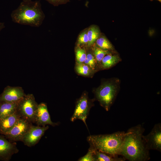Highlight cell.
<instances>
[{
  "instance_id": "6da1fadb",
  "label": "cell",
  "mask_w": 161,
  "mask_h": 161,
  "mask_svg": "<svg viewBox=\"0 0 161 161\" xmlns=\"http://www.w3.org/2000/svg\"><path fill=\"white\" fill-rule=\"evenodd\" d=\"M145 129L141 124L129 128L126 132L120 155L130 161H147L150 159L149 150L143 138Z\"/></svg>"
},
{
  "instance_id": "7a4b0ae2",
  "label": "cell",
  "mask_w": 161,
  "mask_h": 161,
  "mask_svg": "<svg viewBox=\"0 0 161 161\" xmlns=\"http://www.w3.org/2000/svg\"><path fill=\"white\" fill-rule=\"evenodd\" d=\"M12 21L18 24L39 27L44 18L39 1L21 2L11 14Z\"/></svg>"
},
{
  "instance_id": "3957f363",
  "label": "cell",
  "mask_w": 161,
  "mask_h": 161,
  "mask_svg": "<svg viewBox=\"0 0 161 161\" xmlns=\"http://www.w3.org/2000/svg\"><path fill=\"white\" fill-rule=\"evenodd\" d=\"M124 131H117L107 134L90 135L87 138L90 148L112 154L120 155L126 135Z\"/></svg>"
},
{
  "instance_id": "277c9868",
  "label": "cell",
  "mask_w": 161,
  "mask_h": 161,
  "mask_svg": "<svg viewBox=\"0 0 161 161\" xmlns=\"http://www.w3.org/2000/svg\"><path fill=\"white\" fill-rule=\"evenodd\" d=\"M120 80L114 78L103 83L96 91V98L107 111L114 103L120 88Z\"/></svg>"
},
{
  "instance_id": "5b68a950",
  "label": "cell",
  "mask_w": 161,
  "mask_h": 161,
  "mask_svg": "<svg viewBox=\"0 0 161 161\" xmlns=\"http://www.w3.org/2000/svg\"><path fill=\"white\" fill-rule=\"evenodd\" d=\"M38 105L32 94H26L20 100L17 112L21 117L34 123L35 114Z\"/></svg>"
},
{
  "instance_id": "8992f818",
  "label": "cell",
  "mask_w": 161,
  "mask_h": 161,
  "mask_svg": "<svg viewBox=\"0 0 161 161\" xmlns=\"http://www.w3.org/2000/svg\"><path fill=\"white\" fill-rule=\"evenodd\" d=\"M32 125V123L20 117L13 127L4 135L11 142L21 141Z\"/></svg>"
},
{
  "instance_id": "52a82bcc",
  "label": "cell",
  "mask_w": 161,
  "mask_h": 161,
  "mask_svg": "<svg viewBox=\"0 0 161 161\" xmlns=\"http://www.w3.org/2000/svg\"><path fill=\"white\" fill-rule=\"evenodd\" d=\"M143 138L147 149L161 151V123L155 124L150 132Z\"/></svg>"
},
{
  "instance_id": "ba28073f",
  "label": "cell",
  "mask_w": 161,
  "mask_h": 161,
  "mask_svg": "<svg viewBox=\"0 0 161 161\" xmlns=\"http://www.w3.org/2000/svg\"><path fill=\"white\" fill-rule=\"evenodd\" d=\"M91 104L86 95H83L77 102L74 113L70 118L72 122L77 119L81 120L86 127V120L89 115Z\"/></svg>"
},
{
  "instance_id": "9c48e42d",
  "label": "cell",
  "mask_w": 161,
  "mask_h": 161,
  "mask_svg": "<svg viewBox=\"0 0 161 161\" xmlns=\"http://www.w3.org/2000/svg\"><path fill=\"white\" fill-rule=\"evenodd\" d=\"M49 128L48 125L42 126L32 125L24 136L21 141L28 147L34 146L38 143Z\"/></svg>"
},
{
  "instance_id": "30bf717a",
  "label": "cell",
  "mask_w": 161,
  "mask_h": 161,
  "mask_svg": "<svg viewBox=\"0 0 161 161\" xmlns=\"http://www.w3.org/2000/svg\"><path fill=\"white\" fill-rule=\"evenodd\" d=\"M19 151L16 142H12L0 134V160L9 161L14 154Z\"/></svg>"
},
{
  "instance_id": "8fae6325",
  "label": "cell",
  "mask_w": 161,
  "mask_h": 161,
  "mask_svg": "<svg viewBox=\"0 0 161 161\" xmlns=\"http://www.w3.org/2000/svg\"><path fill=\"white\" fill-rule=\"evenodd\" d=\"M34 123L37 126H42L47 125L55 126L59 124L51 120L47 105L43 102L38 104L35 114Z\"/></svg>"
},
{
  "instance_id": "7c38bea8",
  "label": "cell",
  "mask_w": 161,
  "mask_h": 161,
  "mask_svg": "<svg viewBox=\"0 0 161 161\" xmlns=\"http://www.w3.org/2000/svg\"><path fill=\"white\" fill-rule=\"evenodd\" d=\"M26 95L21 87L8 86L5 88L0 95V102L18 101L21 99Z\"/></svg>"
},
{
  "instance_id": "4fadbf2b",
  "label": "cell",
  "mask_w": 161,
  "mask_h": 161,
  "mask_svg": "<svg viewBox=\"0 0 161 161\" xmlns=\"http://www.w3.org/2000/svg\"><path fill=\"white\" fill-rule=\"evenodd\" d=\"M21 117L17 111L0 119V134L4 135L14 126Z\"/></svg>"
},
{
  "instance_id": "5bb4252c",
  "label": "cell",
  "mask_w": 161,
  "mask_h": 161,
  "mask_svg": "<svg viewBox=\"0 0 161 161\" xmlns=\"http://www.w3.org/2000/svg\"><path fill=\"white\" fill-rule=\"evenodd\" d=\"M21 100L14 102H0V119L17 112Z\"/></svg>"
},
{
  "instance_id": "9a60e30c",
  "label": "cell",
  "mask_w": 161,
  "mask_h": 161,
  "mask_svg": "<svg viewBox=\"0 0 161 161\" xmlns=\"http://www.w3.org/2000/svg\"><path fill=\"white\" fill-rule=\"evenodd\" d=\"M94 161H124L126 159L122 156L112 154L94 150Z\"/></svg>"
},
{
  "instance_id": "2e32d148",
  "label": "cell",
  "mask_w": 161,
  "mask_h": 161,
  "mask_svg": "<svg viewBox=\"0 0 161 161\" xmlns=\"http://www.w3.org/2000/svg\"><path fill=\"white\" fill-rule=\"evenodd\" d=\"M121 61L117 53H111L103 58L100 63L101 66L103 69H108L114 66Z\"/></svg>"
},
{
  "instance_id": "e0dca14e",
  "label": "cell",
  "mask_w": 161,
  "mask_h": 161,
  "mask_svg": "<svg viewBox=\"0 0 161 161\" xmlns=\"http://www.w3.org/2000/svg\"><path fill=\"white\" fill-rule=\"evenodd\" d=\"M100 34V30L97 26H90L87 29V35L88 40V46L90 47L93 45Z\"/></svg>"
},
{
  "instance_id": "ac0fdd59",
  "label": "cell",
  "mask_w": 161,
  "mask_h": 161,
  "mask_svg": "<svg viewBox=\"0 0 161 161\" xmlns=\"http://www.w3.org/2000/svg\"><path fill=\"white\" fill-rule=\"evenodd\" d=\"M96 46L102 49L117 53L112 44L104 36L100 35L96 42Z\"/></svg>"
},
{
  "instance_id": "d6986e66",
  "label": "cell",
  "mask_w": 161,
  "mask_h": 161,
  "mask_svg": "<svg viewBox=\"0 0 161 161\" xmlns=\"http://www.w3.org/2000/svg\"><path fill=\"white\" fill-rule=\"evenodd\" d=\"M92 49L93 54L97 63H100L102 59L106 55L111 53H115L102 49L96 46L93 47Z\"/></svg>"
},
{
  "instance_id": "ffe728a7",
  "label": "cell",
  "mask_w": 161,
  "mask_h": 161,
  "mask_svg": "<svg viewBox=\"0 0 161 161\" xmlns=\"http://www.w3.org/2000/svg\"><path fill=\"white\" fill-rule=\"evenodd\" d=\"M75 52L76 60L78 64L84 62L86 56L85 50L78 45L75 49Z\"/></svg>"
},
{
  "instance_id": "44dd1931",
  "label": "cell",
  "mask_w": 161,
  "mask_h": 161,
  "mask_svg": "<svg viewBox=\"0 0 161 161\" xmlns=\"http://www.w3.org/2000/svg\"><path fill=\"white\" fill-rule=\"evenodd\" d=\"M76 71L79 74L83 75H89L90 69L88 66L83 63L78 64L76 67Z\"/></svg>"
},
{
  "instance_id": "7402d4cb",
  "label": "cell",
  "mask_w": 161,
  "mask_h": 161,
  "mask_svg": "<svg viewBox=\"0 0 161 161\" xmlns=\"http://www.w3.org/2000/svg\"><path fill=\"white\" fill-rule=\"evenodd\" d=\"M84 62L88 65L92 69H95L97 61L94 55L92 53H88L86 54V58Z\"/></svg>"
},
{
  "instance_id": "603a6c76",
  "label": "cell",
  "mask_w": 161,
  "mask_h": 161,
  "mask_svg": "<svg viewBox=\"0 0 161 161\" xmlns=\"http://www.w3.org/2000/svg\"><path fill=\"white\" fill-rule=\"evenodd\" d=\"M87 31V29H86L80 33L79 35L77 41V44L78 45L81 44H87L88 40Z\"/></svg>"
},
{
  "instance_id": "cb8c5ba5",
  "label": "cell",
  "mask_w": 161,
  "mask_h": 161,
  "mask_svg": "<svg viewBox=\"0 0 161 161\" xmlns=\"http://www.w3.org/2000/svg\"><path fill=\"white\" fill-rule=\"evenodd\" d=\"M94 150L89 147L86 154L80 158L79 161H94L93 154Z\"/></svg>"
},
{
  "instance_id": "d4e9b609",
  "label": "cell",
  "mask_w": 161,
  "mask_h": 161,
  "mask_svg": "<svg viewBox=\"0 0 161 161\" xmlns=\"http://www.w3.org/2000/svg\"><path fill=\"white\" fill-rule=\"evenodd\" d=\"M55 6L66 4L69 1V0H46Z\"/></svg>"
},
{
  "instance_id": "484cf974",
  "label": "cell",
  "mask_w": 161,
  "mask_h": 161,
  "mask_svg": "<svg viewBox=\"0 0 161 161\" xmlns=\"http://www.w3.org/2000/svg\"><path fill=\"white\" fill-rule=\"evenodd\" d=\"M3 27V25L1 23H0V30Z\"/></svg>"
},
{
  "instance_id": "4316f807",
  "label": "cell",
  "mask_w": 161,
  "mask_h": 161,
  "mask_svg": "<svg viewBox=\"0 0 161 161\" xmlns=\"http://www.w3.org/2000/svg\"><path fill=\"white\" fill-rule=\"evenodd\" d=\"M32 0H23V1H31Z\"/></svg>"
},
{
  "instance_id": "83f0119b",
  "label": "cell",
  "mask_w": 161,
  "mask_h": 161,
  "mask_svg": "<svg viewBox=\"0 0 161 161\" xmlns=\"http://www.w3.org/2000/svg\"><path fill=\"white\" fill-rule=\"evenodd\" d=\"M151 1H152L153 0H150ZM158 1H159L160 2H161V0H157Z\"/></svg>"
},
{
  "instance_id": "f1b7e54d",
  "label": "cell",
  "mask_w": 161,
  "mask_h": 161,
  "mask_svg": "<svg viewBox=\"0 0 161 161\" xmlns=\"http://www.w3.org/2000/svg\"></svg>"
}]
</instances>
